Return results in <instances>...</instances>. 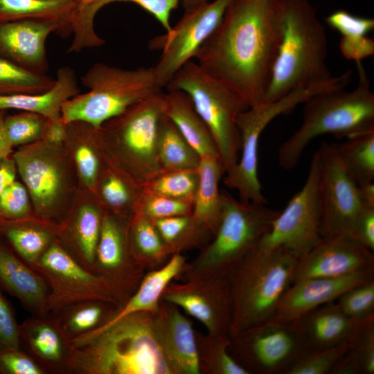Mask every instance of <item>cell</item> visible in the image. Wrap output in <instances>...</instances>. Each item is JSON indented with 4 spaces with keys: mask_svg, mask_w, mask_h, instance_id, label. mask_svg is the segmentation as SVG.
I'll return each instance as SVG.
<instances>
[{
    "mask_svg": "<svg viewBox=\"0 0 374 374\" xmlns=\"http://www.w3.org/2000/svg\"><path fill=\"white\" fill-rule=\"evenodd\" d=\"M280 39L279 0H232L195 57L204 71L255 107L264 101Z\"/></svg>",
    "mask_w": 374,
    "mask_h": 374,
    "instance_id": "1",
    "label": "cell"
},
{
    "mask_svg": "<svg viewBox=\"0 0 374 374\" xmlns=\"http://www.w3.org/2000/svg\"><path fill=\"white\" fill-rule=\"evenodd\" d=\"M153 313L128 314L72 341L68 373L172 374L154 334Z\"/></svg>",
    "mask_w": 374,
    "mask_h": 374,
    "instance_id": "2",
    "label": "cell"
},
{
    "mask_svg": "<svg viewBox=\"0 0 374 374\" xmlns=\"http://www.w3.org/2000/svg\"><path fill=\"white\" fill-rule=\"evenodd\" d=\"M281 39L263 102L330 83L325 28L308 0H279Z\"/></svg>",
    "mask_w": 374,
    "mask_h": 374,
    "instance_id": "3",
    "label": "cell"
},
{
    "mask_svg": "<svg viewBox=\"0 0 374 374\" xmlns=\"http://www.w3.org/2000/svg\"><path fill=\"white\" fill-rule=\"evenodd\" d=\"M358 83L351 91L335 87L305 100L300 127L280 147L278 160L285 170L295 168L307 145L319 136L347 139L374 130V94L362 62H356Z\"/></svg>",
    "mask_w": 374,
    "mask_h": 374,
    "instance_id": "4",
    "label": "cell"
},
{
    "mask_svg": "<svg viewBox=\"0 0 374 374\" xmlns=\"http://www.w3.org/2000/svg\"><path fill=\"white\" fill-rule=\"evenodd\" d=\"M299 260L284 249H254L231 272V339L273 319Z\"/></svg>",
    "mask_w": 374,
    "mask_h": 374,
    "instance_id": "5",
    "label": "cell"
},
{
    "mask_svg": "<svg viewBox=\"0 0 374 374\" xmlns=\"http://www.w3.org/2000/svg\"><path fill=\"white\" fill-rule=\"evenodd\" d=\"M160 91L128 107L97 127L107 164L139 186L162 170L157 151V132L164 114Z\"/></svg>",
    "mask_w": 374,
    "mask_h": 374,
    "instance_id": "6",
    "label": "cell"
},
{
    "mask_svg": "<svg viewBox=\"0 0 374 374\" xmlns=\"http://www.w3.org/2000/svg\"><path fill=\"white\" fill-rule=\"evenodd\" d=\"M81 82L89 91L63 104L61 117L66 123L83 121L98 127L162 89L153 67L125 69L97 62L82 76Z\"/></svg>",
    "mask_w": 374,
    "mask_h": 374,
    "instance_id": "7",
    "label": "cell"
},
{
    "mask_svg": "<svg viewBox=\"0 0 374 374\" xmlns=\"http://www.w3.org/2000/svg\"><path fill=\"white\" fill-rule=\"evenodd\" d=\"M12 157L29 194L35 215L56 226L60 225L80 190L64 145L39 141L18 147Z\"/></svg>",
    "mask_w": 374,
    "mask_h": 374,
    "instance_id": "8",
    "label": "cell"
},
{
    "mask_svg": "<svg viewBox=\"0 0 374 374\" xmlns=\"http://www.w3.org/2000/svg\"><path fill=\"white\" fill-rule=\"evenodd\" d=\"M222 193V213L213 240L192 264L191 279L228 275L254 249L280 211Z\"/></svg>",
    "mask_w": 374,
    "mask_h": 374,
    "instance_id": "9",
    "label": "cell"
},
{
    "mask_svg": "<svg viewBox=\"0 0 374 374\" xmlns=\"http://www.w3.org/2000/svg\"><path fill=\"white\" fill-rule=\"evenodd\" d=\"M166 87L189 96L213 137L225 173L231 170L241 149L237 118L249 107L247 103L192 60L177 72Z\"/></svg>",
    "mask_w": 374,
    "mask_h": 374,
    "instance_id": "10",
    "label": "cell"
},
{
    "mask_svg": "<svg viewBox=\"0 0 374 374\" xmlns=\"http://www.w3.org/2000/svg\"><path fill=\"white\" fill-rule=\"evenodd\" d=\"M318 91L316 87L294 90L271 102H263L240 113L237 125L240 134L241 156L235 166L226 173L224 184L236 190L240 200L266 204L258 177V145L262 132L272 120L303 103Z\"/></svg>",
    "mask_w": 374,
    "mask_h": 374,
    "instance_id": "11",
    "label": "cell"
},
{
    "mask_svg": "<svg viewBox=\"0 0 374 374\" xmlns=\"http://www.w3.org/2000/svg\"><path fill=\"white\" fill-rule=\"evenodd\" d=\"M322 146L314 153L305 184L274 219L255 249H286L299 258L321 240L318 184Z\"/></svg>",
    "mask_w": 374,
    "mask_h": 374,
    "instance_id": "12",
    "label": "cell"
},
{
    "mask_svg": "<svg viewBox=\"0 0 374 374\" xmlns=\"http://www.w3.org/2000/svg\"><path fill=\"white\" fill-rule=\"evenodd\" d=\"M34 270L48 285L50 313L90 300L107 301L121 307L123 304L105 278L82 266L57 238L42 254Z\"/></svg>",
    "mask_w": 374,
    "mask_h": 374,
    "instance_id": "13",
    "label": "cell"
},
{
    "mask_svg": "<svg viewBox=\"0 0 374 374\" xmlns=\"http://www.w3.org/2000/svg\"><path fill=\"white\" fill-rule=\"evenodd\" d=\"M232 0H212L185 11L180 21L169 33L152 38L150 49L162 51L153 66L160 87H166L177 72L197 52L221 23Z\"/></svg>",
    "mask_w": 374,
    "mask_h": 374,
    "instance_id": "14",
    "label": "cell"
},
{
    "mask_svg": "<svg viewBox=\"0 0 374 374\" xmlns=\"http://www.w3.org/2000/svg\"><path fill=\"white\" fill-rule=\"evenodd\" d=\"M321 146L318 184L321 237L353 235L355 219L364 208L358 185L346 170L335 145L323 143Z\"/></svg>",
    "mask_w": 374,
    "mask_h": 374,
    "instance_id": "15",
    "label": "cell"
},
{
    "mask_svg": "<svg viewBox=\"0 0 374 374\" xmlns=\"http://www.w3.org/2000/svg\"><path fill=\"white\" fill-rule=\"evenodd\" d=\"M231 345L240 364L258 374H283L304 350L292 323L267 322L231 339Z\"/></svg>",
    "mask_w": 374,
    "mask_h": 374,
    "instance_id": "16",
    "label": "cell"
},
{
    "mask_svg": "<svg viewBox=\"0 0 374 374\" xmlns=\"http://www.w3.org/2000/svg\"><path fill=\"white\" fill-rule=\"evenodd\" d=\"M186 285L170 284L161 299L180 307L199 321L212 336H229L231 321L230 276L215 275L191 279Z\"/></svg>",
    "mask_w": 374,
    "mask_h": 374,
    "instance_id": "17",
    "label": "cell"
},
{
    "mask_svg": "<svg viewBox=\"0 0 374 374\" xmlns=\"http://www.w3.org/2000/svg\"><path fill=\"white\" fill-rule=\"evenodd\" d=\"M129 222L105 211L92 270L111 284L123 303L132 294L141 267L130 251Z\"/></svg>",
    "mask_w": 374,
    "mask_h": 374,
    "instance_id": "18",
    "label": "cell"
},
{
    "mask_svg": "<svg viewBox=\"0 0 374 374\" xmlns=\"http://www.w3.org/2000/svg\"><path fill=\"white\" fill-rule=\"evenodd\" d=\"M372 267H374L373 251L353 235L340 234L322 238L299 258L292 283L310 278L339 277Z\"/></svg>",
    "mask_w": 374,
    "mask_h": 374,
    "instance_id": "19",
    "label": "cell"
},
{
    "mask_svg": "<svg viewBox=\"0 0 374 374\" xmlns=\"http://www.w3.org/2000/svg\"><path fill=\"white\" fill-rule=\"evenodd\" d=\"M374 279V267L346 276L294 281L283 294L270 321L290 323L314 309L332 302L358 284Z\"/></svg>",
    "mask_w": 374,
    "mask_h": 374,
    "instance_id": "20",
    "label": "cell"
},
{
    "mask_svg": "<svg viewBox=\"0 0 374 374\" xmlns=\"http://www.w3.org/2000/svg\"><path fill=\"white\" fill-rule=\"evenodd\" d=\"M105 211L91 191L80 190L64 221L57 226V239L87 269L92 271Z\"/></svg>",
    "mask_w": 374,
    "mask_h": 374,
    "instance_id": "21",
    "label": "cell"
},
{
    "mask_svg": "<svg viewBox=\"0 0 374 374\" xmlns=\"http://www.w3.org/2000/svg\"><path fill=\"white\" fill-rule=\"evenodd\" d=\"M55 22L17 20L0 23V58L27 71L46 75L49 64L46 40L51 33L59 34Z\"/></svg>",
    "mask_w": 374,
    "mask_h": 374,
    "instance_id": "22",
    "label": "cell"
},
{
    "mask_svg": "<svg viewBox=\"0 0 374 374\" xmlns=\"http://www.w3.org/2000/svg\"><path fill=\"white\" fill-rule=\"evenodd\" d=\"M157 341L172 373L197 374L200 371L198 346L190 320L177 306L163 301L153 313Z\"/></svg>",
    "mask_w": 374,
    "mask_h": 374,
    "instance_id": "23",
    "label": "cell"
},
{
    "mask_svg": "<svg viewBox=\"0 0 374 374\" xmlns=\"http://www.w3.org/2000/svg\"><path fill=\"white\" fill-rule=\"evenodd\" d=\"M21 348L33 357L47 373L69 372L71 344L54 316H33L20 324Z\"/></svg>",
    "mask_w": 374,
    "mask_h": 374,
    "instance_id": "24",
    "label": "cell"
},
{
    "mask_svg": "<svg viewBox=\"0 0 374 374\" xmlns=\"http://www.w3.org/2000/svg\"><path fill=\"white\" fill-rule=\"evenodd\" d=\"M0 288L17 298L33 316L50 313L49 289L45 279L1 238Z\"/></svg>",
    "mask_w": 374,
    "mask_h": 374,
    "instance_id": "25",
    "label": "cell"
},
{
    "mask_svg": "<svg viewBox=\"0 0 374 374\" xmlns=\"http://www.w3.org/2000/svg\"><path fill=\"white\" fill-rule=\"evenodd\" d=\"M359 321L347 316L332 301L323 304L292 322L304 350L326 348L348 339Z\"/></svg>",
    "mask_w": 374,
    "mask_h": 374,
    "instance_id": "26",
    "label": "cell"
},
{
    "mask_svg": "<svg viewBox=\"0 0 374 374\" xmlns=\"http://www.w3.org/2000/svg\"><path fill=\"white\" fill-rule=\"evenodd\" d=\"M64 147L76 172L81 189L93 193L107 164L100 149L97 127L83 121L66 123Z\"/></svg>",
    "mask_w": 374,
    "mask_h": 374,
    "instance_id": "27",
    "label": "cell"
},
{
    "mask_svg": "<svg viewBox=\"0 0 374 374\" xmlns=\"http://www.w3.org/2000/svg\"><path fill=\"white\" fill-rule=\"evenodd\" d=\"M0 238L34 269L57 238V226L35 215L15 220L0 219Z\"/></svg>",
    "mask_w": 374,
    "mask_h": 374,
    "instance_id": "28",
    "label": "cell"
},
{
    "mask_svg": "<svg viewBox=\"0 0 374 374\" xmlns=\"http://www.w3.org/2000/svg\"><path fill=\"white\" fill-rule=\"evenodd\" d=\"M74 70L69 66L57 69L55 83L48 91L37 94L0 96V109H19L53 119L61 116L63 104L80 93Z\"/></svg>",
    "mask_w": 374,
    "mask_h": 374,
    "instance_id": "29",
    "label": "cell"
},
{
    "mask_svg": "<svg viewBox=\"0 0 374 374\" xmlns=\"http://www.w3.org/2000/svg\"><path fill=\"white\" fill-rule=\"evenodd\" d=\"M163 98L164 114L174 123L200 157H220L213 137L189 96L182 91L168 89Z\"/></svg>",
    "mask_w": 374,
    "mask_h": 374,
    "instance_id": "30",
    "label": "cell"
},
{
    "mask_svg": "<svg viewBox=\"0 0 374 374\" xmlns=\"http://www.w3.org/2000/svg\"><path fill=\"white\" fill-rule=\"evenodd\" d=\"M116 1H127L139 5L154 17L166 33L171 30V13L181 3V0H78L72 24L74 42L84 46L96 44L100 37L94 30V17L101 8Z\"/></svg>",
    "mask_w": 374,
    "mask_h": 374,
    "instance_id": "31",
    "label": "cell"
},
{
    "mask_svg": "<svg viewBox=\"0 0 374 374\" xmlns=\"http://www.w3.org/2000/svg\"><path fill=\"white\" fill-rule=\"evenodd\" d=\"M198 170L199 183L191 215L214 235L222 213V193L218 186L225 170L220 157L215 155L201 158Z\"/></svg>",
    "mask_w": 374,
    "mask_h": 374,
    "instance_id": "32",
    "label": "cell"
},
{
    "mask_svg": "<svg viewBox=\"0 0 374 374\" xmlns=\"http://www.w3.org/2000/svg\"><path fill=\"white\" fill-rule=\"evenodd\" d=\"M78 0H0V23L33 19L55 22L59 35L73 33Z\"/></svg>",
    "mask_w": 374,
    "mask_h": 374,
    "instance_id": "33",
    "label": "cell"
},
{
    "mask_svg": "<svg viewBox=\"0 0 374 374\" xmlns=\"http://www.w3.org/2000/svg\"><path fill=\"white\" fill-rule=\"evenodd\" d=\"M184 264L185 258L180 253H173L170 260L163 267L150 272L144 277L134 294L131 295L114 316L100 327L110 325L130 314L139 312H155L159 306V300L161 299L163 291L170 281L181 271Z\"/></svg>",
    "mask_w": 374,
    "mask_h": 374,
    "instance_id": "34",
    "label": "cell"
},
{
    "mask_svg": "<svg viewBox=\"0 0 374 374\" xmlns=\"http://www.w3.org/2000/svg\"><path fill=\"white\" fill-rule=\"evenodd\" d=\"M143 190L107 165L96 184L93 193L105 212L130 220L136 213Z\"/></svg>",
    "mask_w": 374,
    "mask_h": 374,
    "instance_id": "35",
    "label": "cell"
},
{
    "mask_svg": "<svg viewBox=\"0 0 374 374\" xmlns=\"http://www.w3.org/2000/svg\"><path fill=\"white\" fill-rule=\"evenodd\" d=\"M120 308L113 303L90 300L75 303L51 314L71 342L104 325Z\"/></svg>",
    "mask_w": 374,
    "mask_h": 374,
    "instance_id": "36",
    "label": "cell"
},
{
    "mask_svg": "<svg viewBox=\"0 0 374 374\" xmlns=\"http://www.w3.org/2000/svg\"><path fill=\"white\" fill-rule=\"evenodd\" d=\"M157 151L162 170L197 168L201 157L164 114L159 125Z\"/></svg>",
    "mask_w": 374,
    "mask_h": 374,
    "instance_id": "37",
    "label": "cell"
},
{
    "mask_svg": "<svg viewBox=\"0 0 374 374\" xmlns=\"http://www.w3.org/2000/svg\"><path fill=\"white\" fill-rule=\"evenodd\" d=\"M374 373V314L357 324L350 346L330 374Z\"/></svg>",
    "mask_w": 374,
    "mask_h": 374,
    "instance_id": "38",
    "label": "cell"
},
{
    "mask_svg": "<svg viewBox=\"0 0 374 374\" xmlns=\"http://www.w3.org/2000/svg\"><path fill=\"white\" fill-rule=\"evenodd\" d=\"M335 147L346 170L357 185L373 182L374 130L348 138Z\"/></svg>",
    "mask_w": 374,
    "mask_h": 374,
    "instance_id": "39",
    "label": "cell"
},
{
    "mask_svg": "<svg viewBox=\"0 0 374 374\" xmlns=\"http://www.w3.org/2000/svg\"><path fill=\"white\" fill-rule=\"evenodd\" d=\"M130 253L140 265L157 262L169 253L153 222L134 214L130 220L127 231Z\"/></svg>",
    "mask_w": 374,
    "mask_h": 374,
    "instance_id": "40",
    "label": "cell"
},
{
    "mask_svg": "<svg viewBox=\"0 0 374 374\" xmlns=\"http://www.w3.org/2000/svg\"><path fill=\"white\" fill-rule=\"evenodd\" d=\"M170 253L198 245L211 234L192 215L152 220Z\"/></svg>",
    "mask_w": 374,
    "mask_h": 374,
    "instance_id": "41",
    "label": "cell"
},
{
    "mask_svg": "<svg viewBox=\"0 0 374 374\" xmlns=\"http://www.w3.org/2000/svg\"><path fill=\"white\" fill-rule=\"evenodd\" d=\"M199 183L198 168L162 170L145 183L143 190L193 204Z\"/></svg>",
    "mask_w": 374,
    "mask_h": 374,
    "instance_id": "42",
    "label": "cell"
},
{
    "mask_svg": "<svg viewBox=\"0 0 374 374\" xmlns=\"http://www.w3.org/2000/svg\"><path fill=\"white\" fill-rule=\"evenodd\" d=\"M55 79L35 73L0 58V96L37 94L45 92Z\"/></svg>",
    "mask_w": 374,
    "mask_h": 374,
    "instance_id": "43",
    "label": "cell"
},
{
    "mask_svg": "<svg viewBox=\"0 0 374 374\" xmlns=\"http://www.w3.org/2000/svg\"><path fill=\"white\" fill-rule=\"evenodd\" d=\"M350 337L332 347L304 350L285 369L283 374H330L334 366L348 350Z\"/></svg>",
    "mask_w": 374,
    "mask_h": 374,
    "instance_id": "44",
    "label": "cell"
},
{
    "mask_svg": "<svg viewBox=\"0 0 374 374\" xmlns=\"http://www.w3.org/2000/svg\"><path fill=\"white\" fill-rule=\"evenodd\" d=\"M48 118L39 114L22 112L6 115L4 129L13 148L42 141Z\"/></svg>",
    "mask_w": 374,
    "mask_h": 374,
    "instance_id": "45",
    "label": "cell"
},
{
    "mask_svg": "<svg viewBox=\"0 0 374 374\" xmlns=\"http://www.w3.org/2000/svg\"><path fill=\"white\" fill-rule=\"evenodd\" d=\"M205 362L206 368L216 374H249L229 352V336H212L206 341Z\"/></svg>",
    "mask_w": 374,
    "mask_h": 374,
    "instance_id": "46",
    "label": "cell"
},
{
    "mask_svg": "<svg viewBox=\"0 0 374 374\" xmlns=\"http://www.w3.org/2000/svg\"><path fill=\"white\" fill-rule=\"evenodd\" d=\"M193 204L143 190L135 214L150 220L191 215Z\"/></svg>",
    "mask_w": 374,
    "mask_h": 374,
    "instance_id": "47",
    "label": "cell"
},
{
    "mask_svg": "<svg viewBox=\"0 0 374 374\" xmlns=\"http://www.w3.org/2000/svg\"><path fill=\"white\" fill-rule=\"evenodd\" d=\"M337 300L339 308L355 321L374 314V279L350 287Z\"/></svg>",
    "mask_w": 374,
    "mask_h": 374,
    "instance_id": "48",
    "label": "cell"
},
{
    "mask_svg": "<svg viewBox=\"0 0 374 374\" xmlns=\"http://www.w3.org/2000/svg\"><path fill=\"white\" fill-rule=\"evenodd\" d=\"M34 215L26 188L16 180L0 195V219L15 220Z\"/></svg>",
    "mask_w": 374,
    "mask_h": 374,
    "instance_id": "49",
    "label": "cell"
},
{
    "mask_svg": "<svg viewBox=\"0 0 374 374\" xmlns=\"http://www.w3.org/2000/svg\"><path fill=\"white\" fill-rule=\"evenodd\" d=\"M0 374H47L28 353L18 348H0Z\"/></svg>",
    "mask_w": 374,
    "mask_h": 374,
    "instance_id": "50",
    "label": "cell"
},
{
    "mask_svg": "<svg viewBox=\"0 0 374 374\" xmlns=\"http://www.w3.org/2000/svg\"><path fill=\"white\" fill-rule=\"evenodd\" d=\"M326 21L342 36H364L374 29L373 19L357 17L344 10L331 13Z\"/></svg>",
    "mask_w": 374,
    "mask_h": 374,
    "instance_id": "51",
    "label": "cell"
},
{
    "mask_svg": "<svg viewBox=\"0 0 374 374\" xmlns=\"http://www.w3.org/2000/svg\"><path fill=\"white\" fill-rule=\"evenodd\" d=\"M20 346V324L12 304L0 288V348H21Z\"/></svg>",
    "mask_w": 374,
    "mask_h": 374,
    "instance_id": "52",
    "label": "cell"
},
{
    "mask_svg": "<svg viewBox=\"0 0 374 374\" xmlns=\"http://www.w3.org/2000/svg\"><path fill=\"white\" fill-rule=\"evenodd\" d=\"M339 50L347 60L362 62L374 54V41L366 35L342 36Z\"/></svg>",
    "mask_w": 374,
    "mask_h": 374,
    "instance_id": "53",
    "label": "cell"
},
{
    "mask_svg": "<svg viewBox=\"0 0 374 374\" xmlns=\"http://www.w3.org/2000/svg\"><path fill=\"white\" fill-rule=\"evenodd\" d=\"M353 236L363 246L374 250V208H363L357 215Z\"/></svg>",
    "mask_w": 374,
    "mask_h": 374,
    "instance_id": "54",
    "label": "cell"
},
{
    "mask_svg": "<svg viewBox=\"0 0 374 374\" xmlns=\"http://www.w3.org/2000/svg\"><path fill=\"white\" fill-rule=\"evenodd\" d=\"M66 136V123L62 117L48 121L42 141L54 145H63Z\"/></svg>",
    "mask_w": 374,
    "mask_h": 374,
    "instance_id": "55",
    "label": "cell"
},
{
    "mask_svg": "<svg viewBox=\"0 0 374 374\" xmlns=\"http://www.w3.org/2000/svg\"><path fill=\"white\" fill-rule=\"evenodd\" d=\"M15 162L10 156L0 162V195L17 180Z\"/></svg>",
    "mask_w": 374,
    "mask_h": 374,
    "instance_id": "56",
    "label": "cell"
},
{
    "mask_svg": "<svg viewBox=\"0 0 374 374\" xmlns=\"http://www.w3.org/2000/svg\"><path fill=\"white\" fill-rule=\"evenodd\" d=\"M6 110L0 109V162L12 155L14 148L10 145L4 129Z\"/></svg>",
    "mask_w": 374,
    "mask_h": 374,
    "instance_id": "57",
    "label": "cell"
},
{
    "mask_svg": "<svg viewBox=\"0 0 374 374\" xmlns=\"http://www.w3.org/2000/svg\"><path fill=\"white\" fill-rule=\"evenodd\" d=\"M359 198L364 208H374V184L369 182L358 185Z\"/></svg>",
    "mask_w": 374,
    "mask_h": 374,
    "instance_id": "58",
    "label": "cell"
},
{
    "mask_svg": "<svg viewBox=\"0 0 374 374\" xmlns=\"http://www.w3.org/2000/svg\"><path fill=\"white\" fill-rule=\"evenodd\" d=\"M212 0H181L184 11L190 10Z\"/></svg>",
    "mask_w": 374,
    "mask_h": 374,
    "instance_id": "59",
    "label": "cell"
}]
</instances>
